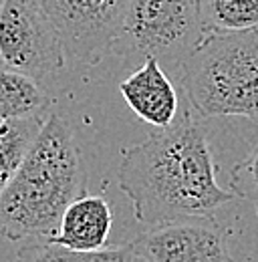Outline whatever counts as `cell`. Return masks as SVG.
<instances>
[{"mask_svg":"<svg viewBox=\"0 0 258 262\" xmlns=\"http://www.w3.org/2000/svg\"><path fill=\"white\" fill-rule=\"evenodd\" d=\"M133 244L147 262H232L226 232L212 216L154 226Z\"/></svg>","mask_w":258,"mask_h":262,"instance_id":"7","label":"cell"},{"mask_svg":"<svg viewBox=\"0 0 258 262\" xmlns=\"http://www.w3.org/2000/svg\"><path fill=\"white\" fill-rule=\"evenodd\" d=\"M51 18L67 57L81 67L99 65L113 51L131 0H34Z\"/></svg>","mask_w":258,"mask_h":262,"instance_id":"6","label":"cell"},{"mask_svg":"<svg viewBox=\"0 0 258 262\" xmlns=\"http://www.w3.org/2000/svg\"><path fill=\"white\" fill-rule=\"evenodd\" d=\"M119 91L129 109L156 129L171 125L180 115L178 91L154 57L143 59V65L119 83Z\"/></svg>","mask_w":258,"mask_h":262,"instance_id":"8","label":"cell"},{"mask_svg":"<svg viewBox=\"0 0 258 262\" xmlns=\"http://www.w3.org/2000/svg\"><path fill=\"white\" fill-rule=\"evenodd\" d=\"M49 107L47 91L36 79L12 69H0V123L42 115Z\"/></svg>","mask_w":258,"mask_h":262,"instance_id":"10","label":"cell"},{"mask_svg":"<svg viewBox=\"0 0 258 262\" xmlns=\"http://www.w3.org/2000/svg\"><path fill=\"white\" fill-rule=\"evenodd\" d=\"M178 71L198 117L258 119V29L204 34Z\"/></svg>","mask_w":258,"mask_h":262,"instance_id":"3","label":"cell"},{"mask_svg":"<svg viewBox=\"0 0 258 262\" xmlns=\"http://www.w3.org/2000/svg\"><path fill=\"white\" fill-rule=\"evenodd\" d=\"M202 38L198 0H131L113 49L180 69Z\"/></svg>","mask_w":258,"mask_h":262,"instance_id":"4","label":"cell"},{"mask_svg":"<svg viewBox=\"0 0 258 262\" xmlns=\"http://www.w3.org/2000/svg\"><path fill=\"white\" fill-rule=\"evenodd\" d=\"M190 109L127 147L119 164V186L143 226L208 218L236 196L216 180L206 127Z\"/></svg>","mask_w":258,"mask_h":262,"instance_id":"1","label":"cell"},{"mask_svg":"<svg viewBox=\"0 0 258 262\" xmlns=\"http://www.w3.org/2000/svg\"><path fill=\"white\" fill-rule=\"evenodd\" d=\"M14 262H143L135 244H123L101 250H71L53 240H34L23 246Z\"/></svg>","mask_w":258,"mask_h":262,"instance_id":"12","label":"cell"},{"mask_svg":"<svg viewBox=\"0 0 258 262\" xmlns=\"http://www.w3.org/2000/svg\"><path fill=\"white\" fill-rule=\"evenodd\" d=\"M230 192L252 204L258 214V143L240 164L234 165L230 173Z\"/></svg>","mask_w":258,"mask_h":262,"instance_id":"14","label":"cell"},{"mask_svg":"<svg viewBox=\"0 0 258 262\" xmlns=\"http://www.w3.org/2000/svg\"><path fill=\"white\" fill-rule=\"evenodd\" d=\"M204 34L244 33L258 29V0H198Z\"/></svg>","mask_w":258,"mask_h":262,"instance_id":"13","label":"cell"},{"mask_svg":"<svg viewBox=\"0 0 258 262\" xmlns=\"http://www.w3.org/2000/svg\"><path fill=\"white\" fill-rule=\"evenodd\" d=\"M85 194V165L75 131L49 113L31 154L0 192V238L49 240L64 208Z\"/></svg>","mask_w":258,"mask_h":262,"instance_id":"2","label":"cell"},{"mask_svg":"<svg viewBox=\"0 0 258 262\" xmlns=\"http://www.w3.org/2000/svg\"><path fill=\"white\" fill-rule=\"evenodd\" d=\"M143 262H147V260H143Z\"/></svg>","mask_w":258,"mask_h":262,"instance_id":"15","label":"cell"},{"mask_svg":"<svg viewBox=\"0 0 258 262\" xmlns=\"http://www.w3.org/2000/svg\"><path fill=\"white\" fill-rule=\"evenodd\" d=\"M64 47L51 18L34 0H0V61L36 81L64 65Z\"/></svg>","mask_w":258,"mask_h":262,"instance_id":"5","label":"cell"},{"mask_svg":"<svg viewBox=\"0 0 258 262\" xmlns=\"http://www.w3.org/2000/svg\"><path fill=\"white\" fill-rule=\"evenodd\" d=\"M45 119L47 117L42 115H32L0 123V192L25 164L45 125Z\"/></svg>","mask_w":258,"mask_h":262,"instance_id":"11","label":"cell"},{"mask_svg":"<svg viewBox=\"0 0 258 262\" xmlns=\"http://www.w3.org/2000/svg\"><path fill=\"white\" fill-rule=\"evenodd\" d=\"M111 226L113 214L109 202L103 196L83 194L64 208L57 234L49 240L71 250H101L109 240Z\"/></svg>","mask_w":258,"mask_h":262,"instance_id":"9","label":"cell"}]
</instances>
